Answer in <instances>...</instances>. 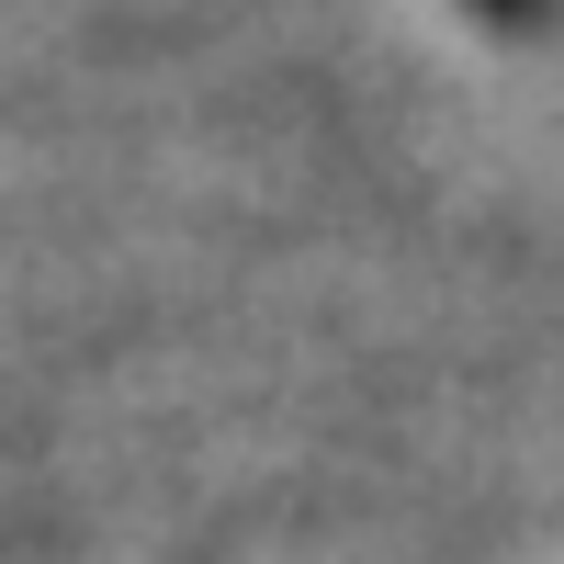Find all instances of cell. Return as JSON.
<instances>
[{
	"label": "cell",
	"mask_w": 564,
	"mask_h": 564,
	"mask_svg": "<svg viewBox=\"0 0 564 564\" xmlns=\"http://www.w3.org/2000/svg\"><path fill=\"white\" fill-rule=\"evenodd\" d=\"M463 12H475L486 34H542V23H553V0H463Z\"/></svg>",
	"instance_id": "cell-1"
}]
</instances>
